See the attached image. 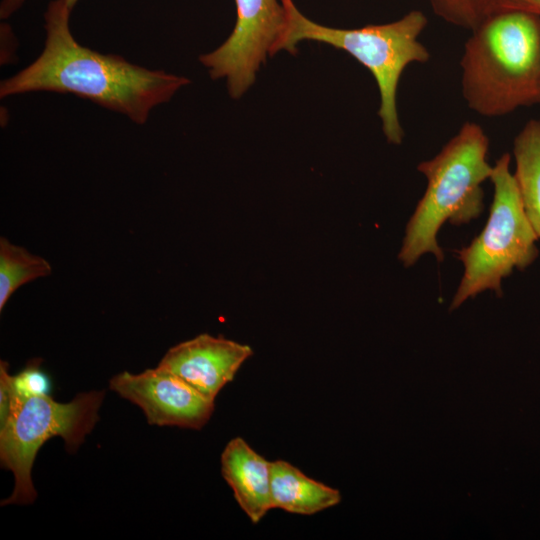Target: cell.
<instances>
[{
  "mask_svg": "<svg viewBox=\"0 0 540 540\" xmlns=\"http://www.w3.org/2000/svg\"><path fill=\"white\" fill-rule=\"evenodd\" d=\"M287 12V27L276 53L296 52L300 41L311 40L344 50L374 76L380 93L378 115L389 143L400 144L404 132L396 105L398 84L404 69L412 62L424 63L429 53L418 41L427 25L426 16L413 10L394 22L357 29L332 28L303 15L293 0H281Z\"/></svg>",
  "mask_w": 540,
  "mask_h": 540,
  "instance_id": "obj_4",
  "label": "cell"
},
{
  "mask_svg": "<svg viewBox=\"0 0 540 540\" xmlns=\"http://www.w3.org/2000/svg\"><path fill=\"white\" fill-rule=\"evenodd\" d=\"M236 23L215 50L200 56L213 79H225L229 95L240 98L255 82L256 73L276 47L287 27L281 0H234Z\"/></svg>",
  "mask_w": 540,
  "mask_h": 540,
  "instance_id": "obj_7",
  "label": "cell"
},
{
  "mask_svg": "<svg viewBox=\"0 0 540 540\" xmlns=\"http://www.w3.org/2000/svg\"><path fill=\"white\" fill-rule=\"evenodd\" d=\"M220 462L221 474L238 505L253 523H258L272 509L271 462L241 437L227 443Z\"/></svg>",
  "mask_w": 540,
  "mask_h": 540,
  "instance_id": "obj_10",
  "label": "cell"
},
{
  "mask_svg": "<svg viewBox=\"0 0 540 540\" xmlns=\"http://www.w3.org/2000/svg\"><path fill=\"white\" fill-rule=\"evenodd\" d=\"M252 354L247 344L204 333L171 347L157 366L215 400Z\"/></svg>",
  "mask_w": 540,
  "mask_h": 540,
  "instance_id": "obj_9",
  "label": "cell"
},
{
  "mask_svg": "<svg viewBox=\"0 0 540 540\" xmlns=\"http://www.w3.org/2000/svg\"><path fill=\"white\" fill-rule=\"evenodd\" d=\"M510 155L503 154L493 167L494 196L488 221L482 232L458 251L464 266L450 310L485 290L502 293L501 281L514 269L523 270L538 257L539 239L525 213Z\"/></svg>",
  "mask_w": 540,
  "mask_h": 540,
  "instance_id": "obj_5",
  "label": "cell"
},
{
  "mask_svg": "<svg viewBox=\"0 0 540 540\" xmlns=\"http://www.w3.org/2000/svg\"><path fill=\"white\" fill-rule=\"evenodd\" d=\"M508 9L523 10L540 16V0H508Z\"/></svg>",
  "mask_w": 540,
  "mask_h": 540,
  "instance_id": "obj_17",
  "label": "cell"
},
{
  "mask_svg": "<svg viewBox=\"0 0 540 540\" xmlns=\"http://www.w3.org/2000/svg\"><path fill=\"white\" fill-rule=\"evenodd\" d=\"M39 365L40 360H33L21 372L11 375V388L15 397L50 395L51 381Z\"/></svg>",
  "mask_w": 540,
  "mask_h": 540,
  "instance_id": "obj_15",
  "label": "cell"
},
{
  "mask_svg": "<svg viewBox=\"0 0 540 540\" xmlns=\"http://www.w3.org/2000/svg\"><path fill=\"white\" fill-rule=\"evenodd\" d=\"M103 391L82 392L68 403L50 395L15 397L0 425V461L14 475L12 494L1 505L31 504L37 497L31 470L41 446L60 436L68 451H76L99 420Z\"/></svg>",
  "mask_w": 540,
  "mask_h": 540,
  "instance_id": "obj_6",
  "label": "cell"
},
{
  "mask_svg": "<svg viewBox=\"0 0 540 540\" xmlns=\"http://www.w3.org/2000/svg\"><path fill=\"white\" fill-rule=\"evenodd\" d=\"M434 13L459 27L474 30L491 15L508 10V0H428Z\"/></svg>",
  "mask_w": 540,
  "mask_h": 540,
  "instance_id": "obj_14",
  "label": "cell"
},
{
  "mask_svg": "<svg viewBox=\"0 0 540 540\" xmlns=\"http://www.w3.org/2000/svg\"><path fill=\"white\" fill-rule=\"evenodd\" d=\"M341 501L338 489L306 476L287 461L271 462L272 509L300 515H312Z\"/></svg>",
  "mask_w": 540,
  "mask_h": 540,
  "instance_id": "obj_11",
  "label": "cell"
},
{
  "mask_svg": "<svg viewBox=\"0 0 540 540\" xmlns=\"http://www.w3.org/2000/svg\"><path fill=\"white\" fill-rule=\"evenodd\" d=\"M26 0H2L0 5V17L6 19L14 14ZM79 0H65L66 5L72 12Z\"/></svg>",
  "mask_w": 540,
  "mask_h": 540,
  "instance_id": "obj_16",
  "label": "cell"
},
{
  "mask_svg": "<svg viewBox=\"0 0 540 540\" xmlns=\"http://www.w3.org/2000/svg\"><path fill=\"white\" fill-rule=\"evenodd\" d=\"M50 263L24 247L0 238V311L14 292L26 283L49 276Z\"/></svg>",
  "mask_w": 540,
  "mask_h": 540,
  "instance_id": "obj_13",
  "label": "cell"
},
{
  "mask_svg": "<svg viewBox=\"0 0 540 540\" xmlns=\"http://www.w3.org/2000/svg\"><path fill=\"white\" fill-rule=\"evenodd\" d=\"M514 173L525 213L540 238V120L528 121L514 140Z\"/></svg>",
  "mask_w": 540,
  "mask_h": 540,
  "instance_id": "obj_12",
  "label": "cell"
},
{
  "mask_svg": "<svg viewBox=\"0 0 540 540\" xmlns=\"http://www.w3.org/2000/svg\"><path fill=\"white\" fill-rule=\"evenodd\" d=\"M460 65L463 97L483 116L540 103V16L516 9L491 15L472 30Z\"/></svg>",
  "mask_w": 540,
  "mask_h": 540,
  "instance_id": "obj_2",
  "label": "cell"
},
{
  "mask_svg": "<svg viewBox=\"0 0 540 540\" xmlns=\"http://www.w3.org/2000/svg\"><path fill=\"white\" fill-rule=\"evenodd\" d=\"M65 0H53L44 13L46 39L38 58L1 82V98L28 92L71 93L144 124L151 110L169 101L189 80L102 54L73 37Z\"/></svg>",
  "mask_w": 540,
  "mask_h": 540,
  "instance_id": "obj_1",
  "label": "cell"
},
{
  "mask_svg": "<svg viewBox=\"0 0 540 540\" xmlns=\"http://www.w3.org/2000/svg\"><path fill=\"white\" fill-rule=\"evenodd\" d=\"M109 388L140 407L150 425L199 430L214 412V400L159 366L139 374L119 373Z\"/></svg>",
  "mask_w": 540,
  "mask_h": 540,
  "instance_id": "obj_8",
  "label": "cell"
},
{
  "mask_svg": "<svg viewBox=\"0 0 540 540\" xmlns=\"http://www.w3.org/2000/svg\"><path fill=\"white\" fill-rule=\"evenodd\" d=\"M489 139L483 129L466 122L431 160L417 169L426 176L427 188L406 226L400 261L409 267L426 253L441 262L443 252L437 234L445 222L460 225L483 211L481 184L490 179L487 162Z\"/></svg>",
  "mask_w": 540,
  "mask_h": 540,
  "instance_id": "obj_3",
  "label": "cell"
}]
</instances>
